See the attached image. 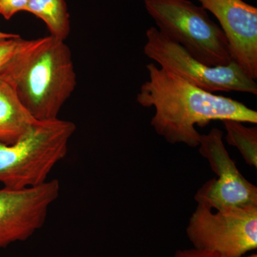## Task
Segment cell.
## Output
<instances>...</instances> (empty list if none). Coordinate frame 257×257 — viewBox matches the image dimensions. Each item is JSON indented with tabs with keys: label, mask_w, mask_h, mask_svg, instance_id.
Wrapping results in <instances>:
<instances>
[{
	"label": "cell",
	"mask_w": 257,
	"mask_h": 257,
	"mask_svg": "<svg viewBox=\"0 0 257 257\" xmlns=\"http://www.w3.org/2000/svg\"><path fill=\"white\" fill-rule=\"evenodd\" d=\"M30 0H0V15L9 20L17 13L26 10Z\"/></svg>",
	"instance_id": "13"
},
{
	"label": "cell",
	"mask_w": 257,
	"mask_h": 257,
	"mask_svg": "<svg viewBox=\"0 0 257 257\" xmlns=\"http://www.w3.org/2000/svg\"><path fill=\"white\" fill-rule=\"evenodd\" d=\"M37 121L19 100L11 85L0 79V143H17Z\"/></svg>",
	"instance_id": "10"
},
{
	"label": "cell",
	"mask_w": 257,
	"mask_h": 257,
	"mask_svg": "<svg viewBox=\"0 0 257 257\" xmlns=\"http://www.w3.org/2000/svg\"><path fill=\"white\" fill-rule=\"evenodd\" d=\"M0 79L11 85L20 102L38 121L57 119L77 87L70 49L50 35L22 39L0 68Z\"/></svg>",
	"instance_id": "2"
},
{
	"label": "cell",
	"mask_w": 257,
	"mask_h": 257,
	"mask_svg": "<svg viewBox=\"0 0 257 257\" xmlns=\"http://www.w3.org/2000/svg\"><path fill=\"white\" fill-rule=\"evenodd\" d=\"M187 236L194 248L221 257H241L257 248V207L213 211L197 204L189 219Z\"/></svg>",
	"instance_id": "6"
},
{
	"label": "cell",
	"mask_w": 257,
	"mask_h": 257,
	"mask_svg": "<svg viewBox=\"0 0 257 257\" xmlns=\"http://www.w3.org/2000/svg\"><path fill=\"white\" fill-rule=\"evenodd\" d=\"M18 36H20V35H17V34L6 33V32H0V40L14 38V37Z\"/></svg>",
	"instance_id": "16"
},
{
	"label": "cell",
	"mask_w": 257,
	"mask_h": 257,
	"mask_svg": "<svg viewBox=\"0 0 257 257\" xmlns=\"http://www.w3.org/2000/svg\"><path fill=\"white\" fill-rule=\"evenodd\" d=\"M60 193L57 179L30 188L0 189V248L26 241L41 229Z\"/></svg>",
	"instance_id": "8"
},
{
	"label": "cell",
	"mask_w": 257,
	"mask_h": 257,
	"mask_svg": "<svg viewBox=\"0 0 257 257\" xmlns=\"http://www.w3.org/2000/svg\"><path fill=\"white\" fill-rule=\"evenodd\" d=\"M226 131V140L239 150L246 163L257 168V126H246L236 120L222 121Z\"/></svg>",
	"instance_id": "12"
},
{
	"label": "cell",
	"mask_w": 257,
	"mask_h": 257,
	"mask_svg": "<svg viewBox=\"0 0 257 257\" xmlns=\"http://www.w3.org/2000/svg\"><path fill=\"white\" fill-rule=\"evenodd\" d=\"M76 128L72 121L59 118L37 121L17 143H0V182L5 188L27 189L46 182L67 155Z\"/></svg>",
	"instance_id": "3"
},
{
	"label": "cell",
	"mask_w": 257,
	"mask_h": 257,
	"mask_svg": "<svg viewBox=\"0 0 257 257\" xmlns=\"http://www.w3.org/2000/svg\"><path fill=\"white\" fill-rule=\"evenodd\" d=\"M223 134L217 128L202 135L199 153L207 159L217 176L197 191V204L221 210L229 207H257V187L248 182L238 170L223 143Z\"/></svg>",
	"instance_id": "7"
},
{
	"label": "cell",
	"mask_w": 257,
	"mask_h": 257,
	"mask_svg": "<svg viewBox=\"0 0 257 257\" xmlns=\"http://www.w3.org/2000/svg\"><path fill=\"white\" fill-rule=\"evenodd\" d=\"M144 52L161 67L173 72L209 92H239L257 94L256 81L241 69L234 61L227 65L211 66L199 62L171 41L155 27L147 30Z\"/></svg>",
	"instance_id": "5"
},
{
	"label": "cell",
	"mask_w": 257,
	"mask_h": 257,
	"mask_svg": "<svg viewBox=\"0 0 257 257\" xmlns=\"http://www.w3.org/2000/svg\"><path fill=\"white\" fill-rule=\"evenodd\" d=\"M157 30L207 65H227L232 61L229 42L207 10L189 0H145Z\"/></svg>",
	"instance_id": "4"
},
{
	"label": "cell",
	"mask_w": 257,
	"mask_h": 257,
	"mask_svg": "<svg viewBox=\"0 0 257 257\" xmlns=\"http://www.w3.org/2000/svg\"><path fill=\"white\" fill-rule=\"evenodd\" d=\"M174 257H221L217 253L193 248L190 249L178 250Z\"/></svg>",
	"instance_id": "15"
},
{
	"label": "cell",
	"mask_w": 257,
	"mask_h": 257,
	"mask_svg": "<svg viewBox=\"0 0 257 257\" xmlns=\"http://www.w3.org/2000/svg\"><path fill=\"white\" fill-rule=\"evenodd\" d=\"M219 21L232 61L257 79V8L243 0H198Z\"/></svg>",
	"instance_id": "9"
},
{
	"label": "cell",
	"mask_w": 257,
	"mask_h": 257,
	"mask_svg": "<svg viewBox=\"0 0 257 257\" xmlns=\"http://www.w3.org/2000/svg\"><path fill=\"white\" fill-rule=\"evenodd\" d=\"M241 257H257V254H256V253H252V254L249 255V256H242Z\"/></svg>",
	"instance_id": "17"
},
{
	"label": "cell",
	"mask_w": 257,
	"mask_h": 257,
	"mask_svg": "<svg viewBox=\"0 0 257 257\" xmlns=\"http://www.w3.org/2000/svg\"><path fill=\"white\" fill-rule=\"evenodd\" d=\"M149 79L137 95L138 104L154 107L151 125L167 143L199 147L202 135L196 126L214 120L257 123V112L239 101L216 95L152 62L147 64Z\"/></svg>",
	"instance_id": "1"
},
{
	"label": "cell",
	"mask_w": 257,
	"mask_h": 257,
	"mask_svg": "<svg viewBox=\"0 0 257 257\" xmlns=\"http://www.w3.org/2000/svg\"><path fill=\"white\" fill-rule=\"evenodd\" d=\"M21 37L0 40V68L14 54L22 40Z\"/></svg>",
	"instance_id": "14"
},
{
	"label": "cell",
	"mask_w": 257,
	"mask_h": 257,
	"mask_svg": "<svg viewBox=\"0 0 257 257\" xmlns=\"http://www.w3.org/2000/svg\"><path fill=\"white\" fill-rule=\"evenodd\" d=\"M25 12L42 20L50 36L62 41L69 36L70 20L66 0H30Z\"/></svg>",
	"instance_id": "11"
}]
</instances>
